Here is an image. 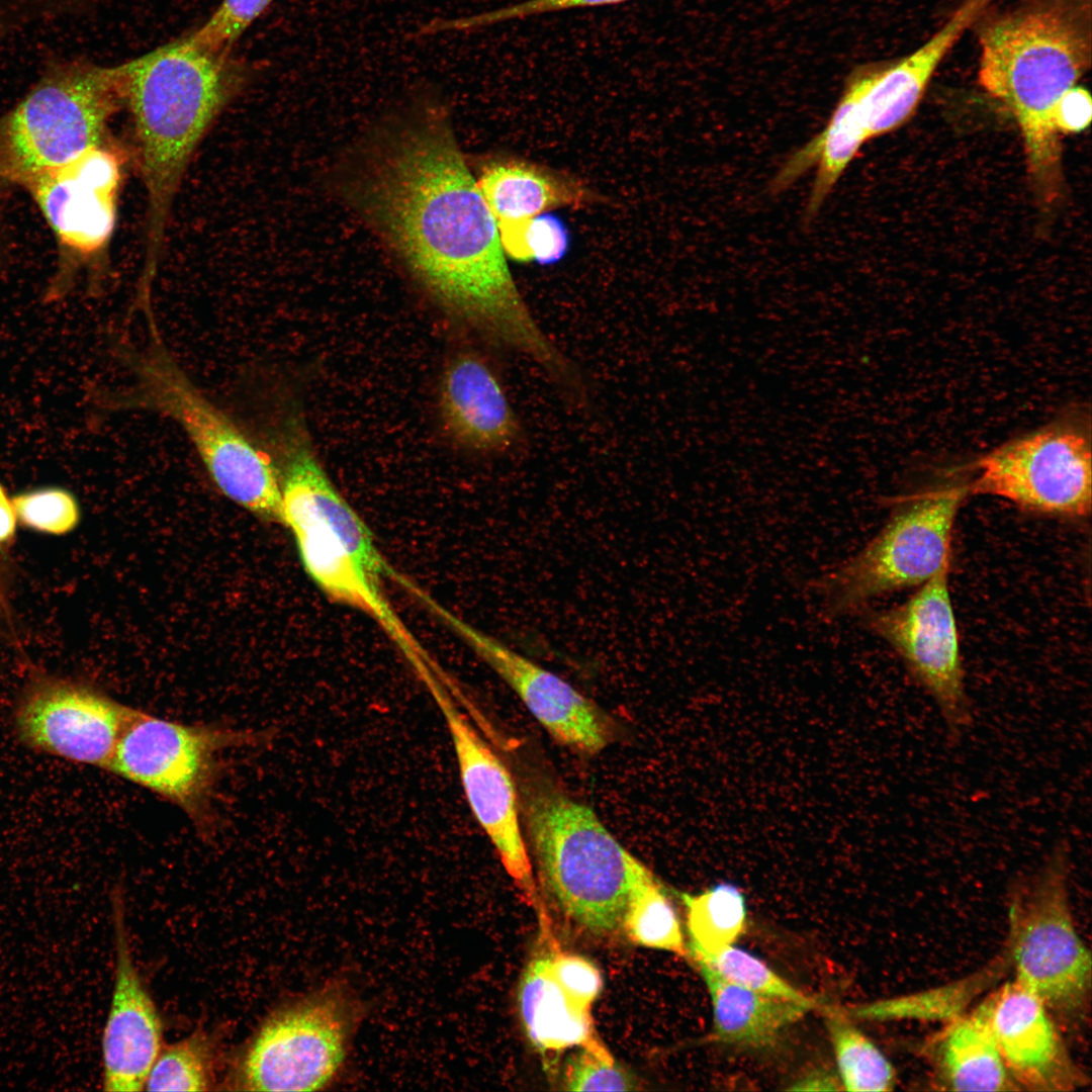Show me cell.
<instances>
[{"instance_id":"cell-1","label":"cell","mask_w":1092,"mask_h":1092,"mask_svg":"<svg viewBox=\"0 0 1092 1092\" xmlns=\"http://www.w3.org/2000/svg\"><path fill=\"white\" fill-rule=\"evenodd\" d=\"M349 202L447 311L550 378L569 358L534 320L496 222L445 112L427 103L375 142L345 183Z\"/></svg>"},{"instance_id":"cell-2","label":"cell","mask_w":1092,"mask_h":1092,"mask_svg":"<svg viewBox=\"0 0 1092 1092\" xmlns=\"http://www.w3.org/2000/svg\"><path fill=\"white\" fill-rule=\"evenodd\" d=\"M1089 7L1088 0H1032L990 20L980 35L979 83L1015 117L1029 180L1045 203L1062 190L1053 112L1091 64Z\"/></svg>"},{"instance_id":"cell-3","label":"cell","mask_w":1092,"mask_h":1092,"mask_svg":"<svg viewBox=\"0 0 1092 1092\" xmlns=\"http://www.w3.org/2000/svg\"><path fill=\"white\" fill-rule=\"evenodd\" d=\"M121 67L148 201L143 268L154 271L189 160L243 75L228 52L202 48L188 36Z\"/></svg>"},{"instance_id":"cell-4","label":"cell","mask_w":1092,"mask_h":1092,"mask_svg":"<svg viewBox=\"0 0 1092 1092\" xmlns=\"http://www.w3.org/2000/svg\"><path fill=\"white\" fill-rule=\"evenodd\" d=\"M130 310L140 322L139 340L127 327L115 346L129 383L108 404L174 421L225 496L261 518L282 521L279 468L270 455L181 369L162 339L152 297H135Z\"/></svg>"},{"instance_id":"cell-5","label":"cell","mask_w":1092,"mask_h":1092,"mask_svg":"<svg viewBox=\"0 0 1092 1092\" xmlns=\"http://www.w3.org/2000/svg\"><path fill=\"white\" fill-rule=\"evenodd\" d=\"M519 803L539 878L560 911L597 935L621 930L644 868L594 810L545 777H526Z\"/></svg>"},{"instance_id":"cell-6","label":"cell","mask_w":1092,"mask_h":1092,"mask_svg":"<svg viewBox=\"0 0 1092 1092\" xmlns=\"http://www.w3.org/2000/svg\"><path fill=\"white\" fill-rule=\"evenodd\" d=\"M282 429V522L295 538L306 572L332 599L396 632L400 624L380 590L386 566L371 533L333 485L299 422Z\"/></svg>"},{"instance_id":"cell-7","label":"cell","mask_w":1092,"mask_h":1092,"mask_svg":"<svg viewBox=\"0 0 1092 1092\" xmlns=\"http://www.w3.org/2000/svg\"><path fill=\"white\" fill-rule=\"evenodd\" d=\"M123 102L121 65L71 62L51 66L0 116V181L20 186L105 142L107 123Z\"/></svg>"},{"instance_id":"cell-8","label":"cell","mask_w":1092,"mask_h":1092,"mask_svg":"<svg viewBox=\"0 0 1092 1092\" xmlns=\"http://www.w3.org/2000/svg\"><path fill=\"white\" fill-rule=\"evenodd\" d=\"M969 494L970 481L952 478L897 500L872 540L815 582L823 615L863 611L874 599L919 586L949 567L956 519Z\"/></svg>"},{"instance_id":"cell-9","label":"cell","mask_w":1092,"mask_h":1092,"mask_svg":"<svg viewBox=\"0 0 1092 1092\" xmlns=\"http://www.w3.org/2000/svg\"><path fill=\"white\" fill-rule=\"evenodd\" d=\"M1068 878V848L1061 843L1016 892L1004 952L1014 982L1052 1013L1077 1016L1089 1003L1092 962L1075 924Z\"/></svg>"},{"instance_id":"cell-10","label":"cell","mask_w":1092,"mask_h":1092,"mask_svg":"<svg viewBox=\"0 0 1092 1092\" xmlns=\"http://www.w3.org/2000/svg\"><path fill=\"white\" fill-rule=\"evenodd\" d=\"M359 1012L350 988L335 980L281 1005L244 1048L231 1077L233 1089H323L346 1058Z\"/></svg>"},{"instance_id":"cell-11","label":"cell","mask_w":1092,"mask_h":1092,"mask_svg":"<svg viewBox=\"0 0 1092 1092\" xmlns=\"http://www.w3.org/2000/svg\"><path fill=\"white\" fill-rule=\"evenodd\" d=\"M259 731L184 724L132 709L107 770L161 796L201 827L224 751L258 745Z\"/></svg>"},{"instance_id":"cell-12","label":"cell","mask_w":1092,"mask_h":1092,"mask_svg":"<svg viewBox=\"0 0 1092 1092\" xmlns=\"http://www.w3.org/2000/svg\"><path fill=\"white\" fill-rule=\"evenodd\" d=\"M1084 417L1067 415L981 456L970 494L1008 500L1028 512L1084 518L1091 511V437Z\"/></svg>"},{"instance_id":"cell-13","label":"cell","mask_w":1092,"mask_h":1092,"mask_svg":"<svg viewBox=\"0 0 1092 1092\" xmlns=\"http://www.w3.org/2000/svg\"><path fill=\"white\" fill-rule=\"evenodd\" d=\"M948 574L943 568L897 606L863 612V622L896 651L957 736L972 716Z\"/></svg>"},{"instance_id":"cell-14","label":"cell","mask_w":1092,"mask_h":1092,"mask_svg":"<svg viewBox=\"0 0 1092 1092\" xmlns=\"http://www.w3.org/2000/svg\"><path fill=\"white\" fill-rule=\"evenodd\" d=\"M121 159L105 142L44 170L19 187L30 195L59 250V288L73 265L90 259L108 243L115 223Z\"/></svg>"},{"instance_id":"cell-15","label":"cell","mask_w":1092,"mask_h":1092,"mask_svg":"<svg viewBox=\"0 0 1092 1092\" xmlns=\"http://www.w3.org/2000/svg\"><path fill=\"white\" fill-rule=\"evenodd\" d=\"M131 711L87 685L39 675L18 697L12 725L33 751L106 769Z\"/></svg>"},{"instance_id":"cell-16","label":"cell","mask_w":1092,"mask_h":1092,"mask_svg":"<svg viewBox=\"0 0 1092 1092\" xmlns=\"http://www.w3.org/2000/svg\"><path fill=\"white\" fill-rule=\"evenodd\" d=\"M452 740L469 808L493 845L503 867L535 902L531 858L520 819L518 790L511 771L466 715L436 680L427 685Z\"/></svg>"},{"instance_id":"cell-17","label":"cell","mask_w":1092,"mask_h":1092,"mask_svg":"<svg viewBox=\"0 0 1092 1092\" xmlns=\"http://www.w3.org/2000/svg\"><path fill=\"white\" fill-rule=\"evenodd\" d=\"M994 0H964L948 20L911 54L860 66L845 80L836 107L872 140L902 126L915 112L931 77L952 46Z\"/></svg>"},{"instance_id":"cell-18","label":"cell","mask_w":1092,"mask_h":1092,"mask_svg":"<svg viewBox=\"0 0 1092 1092\" xmlns=\"http://www.w3.org/2000/svg\"><path fill=\"white\" fill-rule=\"evenodd\" d=\"M453 622L557 743L583 755L598 754L608 746L611 728L596 703L495 638L457 620Z\"/></svg>"},{"instance_id":"cell-19","label":"cell","mask_w":1092,"mask_h":1092,"mask_svg":"<svg viewBox=\"0 0 1092 1092\" xmlns=\"http://www.w3.org/2000/svg\"><path fill=\"white\" fill-rule=\"evenodd\" d=\"M119 896L112 899L115 968L111 1002L102 1034L105 1091L145 1090L163 1037L159 1012L133 961Z\"/></svg>"},{"instance_id":"cell-20","label":"cell","mask_w":1092,"mask_h":1092,"mask_svg":"<svg viewBox=\"0 0 1092 1092\" xmlns=\"http://www.w3.org/2000/svg\"><path fill=\"white\" fill-rule=\"evenodd\" d=\"M991 995L995 1039L1005 1067L1020 1090L1063 1092L1087 1084L1051 1010L1037 996L1013 980Z\"/></svg>"},{"instance_id":"cell-21","label":"cell","mask_w":1092,"mask_h":1092,"mask_svg":"<svg viewBox=\"0 0 1092 1092\" xmlns=\"http://www.w3.org/2000/svg\"><path fill=\"white\" fill-rule=\"evenodd\" d=\"M439 408L450 436L470 450L507 451L521 436L520 421L497 374L478 352L461 351L448 362Z\"/></svg>"},{"instance_id":"cell-22","label":"cell","mask_w":1092,"mask_h":1092,"mask_svg":"<svg viewBox=\"0 0 1092 1092\" xmlns=\"http://www.w3.org/2000/svg\"><path fill=\"white\" fill-rule=\"evenodd\" d=\"M992 995L933 1037L929 1056L935 1083L951 1091L1020 1090L1007 1071L991 1024Z\"/></svg>"},{"instance_id":"cell-23","label":"cell","mask_w":1092,"mask_h":1092,"mask_svg":"<svg viewBox=\"0 0 1092 1092\" xmlns=\"http://www.w3.org/2000/svg\"><path fill=\"white\" fill-rule=\"evenodd\" d=\"M518 1005L526 1034L540 1053L578 1048L615 1060L596 1033L592 1010L574 1003L551 974L548 954L535 958L526 967L519 983Z\"/></svg>"},{"instance_id":"cell-24","label":"cell","mask_w":1092,"mask_h":1092,"mask_svg":"<svg viewBox=\"0 0 1092 1092\" xmlns=\"http://www.w3.org/2000/svg\"><path fill=\"white\" fill-rule=\"evenodd\" d=\"M713 1007L714 1040L743 1048H763L777 1041L817 1002H798L751 991L727 982L698 965Z\"/></svg>"},{"instance_id":"cell-25","label":"cell","mask_w":1092,"mask_h":1092,"mask_svg":"<svg viewBox=\"0 0 1092 1092\" xmlns=\"http://www.w3.org/2000/svg\"><path fill=\"white\" fill-rule=\"evenodd\" d=\"M476 185L496 225L528 219L555 207L589 203L592 192L578 182L521 161L494 162Z\"/></svg>"},{"instance_id":"cell-26","label":"cell","mask_w":1092,"mask_h":1092,"mask_svg":"<svg viewBox=\"0 0 1092 1092\" xmlns=\"http://www.w3.org/2000/svg\"><path fill=\"white\" fill-rule=\"evenodd\" d=\"M1009 969L1005 952L978 972L944 986L914 994L842 1008L850 1018L863 1020L912 1019L947 1022L968 1010L970 1004Z\"/></svg>"},{"instance_id":"cell-27","label":"cell","mask_w":1092,"mask_h":1092,"mask_svg":"<svg viewBox=\"0 0 1092 1092\" xmlns=\"http://www.w3.org/2000/svg\"><path fill=\"white\" fill-rule=\"evenodd\" d=\"M621 929L636 945L688 953L675 908L663 885L646 866L631 889Z\"/></svg>"},{"instance_id":"cell-28","label":"cell","mask_w":1092,"mask_h":1092,"mask_svg":"<svg viewBox=\"0 0 1092 1092\" xmlns=\"http://www.w3.org/2000/svg\"><path fill=\"white\" fill-rule=\"evenodd\" d=\"M842 1090L891 1091L897 1084L891 1062L840 1008L825 1007Z\"/></svg>"},{"instance_id":"cell-29","label":"cell","mask_w":1092,"mask_h":1092,"mask_svg":"<svg viewBox=\"0 0 1092 1092\" xmlns=\"http://www.w3.org/2000/svg\"><path fill=\"white\" fill-rule=\"evenodd\" d=\"M687 910L688 952H713L735 942L746 926L743 893L728 883L700 894H680Z\"/></svg>"},{"instance_id":"cell-30","label":"cell","mask_w":1092,"mask_h":1092,"mask_svg":"<svg viewBox=\"0 0 1092 1092\" xmlns=\"http://www.w3.org/2000/svg\"><path fill=\"white\" fill-rule=\"evenodd\" d=\"M214 1083L210 1037L196 1030L161 1050L146 1081L148 1091H207Z\"/></svg>"},{"instance_id":"cell-31","label":"cell","mask_w":1092,"mask_h":1092,"mask_svg":"<svg viewBox=\"0 0 1092 1092\" xmlns=\"http://www.w3.org/2000/svg\"><path fill=\"white\" fill-rule=\"evenodd\" d=\"M697 965L711 970L723 980L751 991L798 1002H815L764 962L731 944L713 952H689Z\"/></svg>"},{"instance_id":"cell-32","label":"cell","mask_w":1092,"mask_h":1092,"mask_svg":"<svg viewBox=\"0 0 1092 1092\" xmlns=\"http://www.w3.org/2000/svg\"><path fill=\"white\" fill-rule=\"evenodd\" d=\"M17 520L26 528L51 535L72 532L80 521L75 495L59 486L31 489L13 498Z\"/></svg>"},{"instance_id":"cell-33","label":"cell","mask_w":1092,"mask_h":1092,"mask_svg":"<svg viewBox=\"0 0 1092 1092\" xmlns=\"http://www.w3.org/2000/svg\"><path fill=\"white\" fill-rule=\"evenodd\" d=\"M504 252L518 261L549 263L559 259L567 246L560 222L541 214L497 225Z\"/></svg>"},{"instance_id":"cell-34","label":"cell","mask_w":1092,"mask_h":1092,"mask_svg":"<svg viewBox=\"0 0 1092 1092\" xmlns=\"http://www.w3.org/2000/svg\"><path fill=\"white\" fill-rule=\"evenodd\" d=\"M273 0H222L209 19L189 39L208 50L228 52Z\"/></svg>"},{"instance_id":"cell-35","label":"cell","mask_w":1092,"mask_h":1092,"mask_svg":"<svg viewBox=\"0 0 1092 1092\" xmlns=\"http://www.w3.org/2000/svg\"><path fill=\"white\" fill-rule=\"evenodd\" d=\"M563 1088L568 1091H631L638 1090V1085L615 1060H606L587 1049H579L566 1061Z\"/></svg>"},{"instance_id":"cell-36","label":"cell","mask_w":1092,"mask_h":1092,"mask_svg":"<svg viewBox=\"0 0 1092 1092\" xmlns=\"http://www.w3.org/2000/svg\"><path fill=\"white\" fill-rule=\"evenodd\" d=\"M628 1L630 0H525L476 15L446 19L443 21V28L446 31L474 30L506 21L521 20L547 13L617 5Z\"/></svg>"},{"instance_id":"cell-37","label":"cell","mask_w":1092,"mask_h":1092,"mask_svg":"<svg viewBox=\"0 0 1092 1092\" xmlns=\"http://www.w3.org/2000/svg\"><path fill=\"white\" fill-rule=\"evenodd\" d=\"M548 957L551 974L568 997L580 1007L592 1010L604 985L597 966L582 956L560 950Z\"/></svg>"},{"instance_id":"cell-38","label":"cell","mask_w":1092,"mask_h":1092,"mask_svg":"<svg viewBox=\"0 0 1092 1092\" xmlns=\"http://www.w3.org/2000/svg\"><path fill=\"white\" fill-rule=\"evenodd\" d=\"M1091 115L1090 93L1076 85L1067 91L1055 106L1053 123L1059 133H1077L1089 126Z\"/></svg>"},{"instance_id":"cell-39","label":"cell","mask_w":1092,"mask_h":1092,"mask_svg":"<svg viewBox=\"0 0 1092 1092\" xmlns=\"http://www.w3.org/2000/svg\"><path fill=\"white\" fill-rule=\"evenodd\" d=\"M789 1090L831 1091L842 1089L839 1077L831 1071L817 1069L800 1077Z\"/></svg>"},{"instance_id":"cell-40","label":"cell","mask_w":1092,"mask_h":1092,"mask_svg":"<svg viewBox=\"0 0 1092 1092\" xmlns=\"http://www.w3.org/2000/svg\"><path fill=\"white\" fill-rule=\"evenodd\" d=\"M17 516L12 498L0 483V547L13 541L16 531Z\"/></svg>"}]
</instances>
